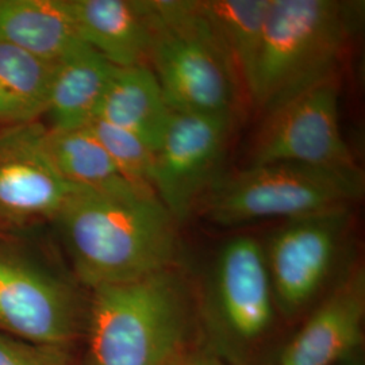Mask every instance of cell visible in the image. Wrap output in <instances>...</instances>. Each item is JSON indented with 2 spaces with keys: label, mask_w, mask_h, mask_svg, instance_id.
Returning a JSON list of instances; mask_svg holds the SVG:
<instances>
[{
  "label": "cell",
  "mask_w": 365,
  "mask_h": 365,
  "mask_svg": "<svg viewBox=\"0 0 365 365\" xmlns=\"http://www.w3.org/2000/svg\"><path fill=\"white\" fill-rule=\"evenodd\" d=\"M188 300L170 268L93 288L91 365H167L185 345Z\"/></svg>",
  "instance_id": "3957f363"
},
{
  "label": "cell",
  "mask_w": 365,
  "mask_h": 365,
  "mask_svg": "<svg viewBox=\"0 0 365 365\" xmlns=\"http://www.w3.org/2000/svg\"><path fill=\"white\" fill-rule=\"evenodd\" d=\"M364 192L363 170L318 168L295 163L247 167L220 176L200 200L211 221L225 227L284 218L286 221L349 209Z\"/></svg>",
  "instance_id": "5b68a950"
},
{
  "label": "cell",
  "mask_w": 365,
  "mask_h": 365,
  "mask_svg": "<svg viewBox=\"0 0 365 365\" xmlns=\"http://www.w3.org/2000/svg\"><path fill=\"white\" fill-rule=\"evenodd\" d=\"M115 68L86 43L56 63L45 113L51 120L49 129L72 130L88 126L96 118Z\"/></svg>",
  "instance_id": "5bb4252c"
},
{
  "label": "cell",
  "mask_w": 365,
  "mask_h": 365,
  "mask_svg": "<svg viewBox=\"0 0 365 365\" xmlns=\"http://www.w3.org/2000/svg\"><path fill=\"white\" fill-rule=\"evenodd\" d=\"M339 365H364V363H363V359L359 354H354L352 357H349L348 360L339 363Z\"/></svg>",
  "instance_id": "603a6c76"
},
{
  "label": "cell",
  "mask_w": 365,
  "mask_h": 365,
  "mask_svg": "<svg viewBox=\"0 0 365 365\" xmlns=\"http://www.w3.org/2000/svg\"><path fill=\"white\" fill-rule=\"evenodd\" d=\"M349 209L289 220L264 249L274 304L287 315L299 313L324 286L334 264Z\"/></svg>",
  "instance_id": "ba28073f"
},
{
  "label": "cell",
  "mask_w": 365,
  "mask_h": 365,
  "mask_svg": "<svg viewBox=\"0 0 365 365\" xmlns=\"http://www.w3.org/2000/svg\"><path fill=\"white\" fill-rule=\"evenodd\" d=\"M78 279L93 289L170 269L176 221L144 187L76 188L56 218Z\"/></svg>",
  "instance_id": "6da1fadb"
},
{
  "label": "cell",
  "mask_w": 365,
  "mask_h": 365,
  "mask_svg": "<svg viewBox=\"0 0 365 365\" xmlns=\"http://www.w3.org/2000/svg\"><path fill=\"white\" fill-rule=\"evenodd\" d=\"M167 365H227L220 356L202 349H190L185 345L176 353Z\"/></svg>",
  "instance_id": "7402d4cb"
},
{
  "label": "cell",
  "mask_w": 365,
  "mask_h": 365,
  "mask_svg": "<svg viewBox=\"0 0 365 365\" xmlns=\"http://www.w3.org/2000/svg\"><path fill=\"white\" fill-rule=\"evenodd\" d=\"M0 365H71L63 346L37 345L0 334Z\"/></svg>",
  "instance_id": "44dd1931"
},
{
  "label": "cell",
  "mask_w": 365,
  "mask_h": 365,
  "mask_svg": "<svg viewBox=\"0 0 365 365\" xmlns=\"http://www.w3.org/2000/svg\"><path fill=\"white\" fill-rule=\"evenodd\" d=\"M45 148L58 175L73 188L105 190L126 182L88 126L45 130Z\"/></svg>",
  "instance_id": "d6986e66"
},
{
  "label": "cell",
  "mask_w": 365,
  "mask_h": 365,
  "mask_svg": "<svg viewBox=\"0 0 365 365\" xmlns=\"http://www.w3.org/2000/svg\"><path fill=\"white\" fill-rule=\"evenodd\" d=\"M295 163L327 170H360L339 128L336 78L302 92L265 114L249 167Z\"/></svg>",
  "instance_id": "8992f818"
},
{
  "label": "cell",
  "mask_w": 365,
  "mask_h": 365,
  "mask_svg": "<svg viewBox=\"0 0 365 365\" xmlns=\"http://www.w3.org/2000/svg\"><path fill=\"white\" fill-rule=\"evenodd\" d=\"M0 327L26 342L66 348L78 333L76 294L33 261L0 250Z\"/></svg>",
  "instance_id": "9c48e42d"
},
{
  "label": "cell",
  "mask_w": 365,
  "mask_h": 365,
  "mask_svg": "<svg viewBox=\"0 0 365 365\" xmlns=\"http://www.w3.org/2000/svg\"><path fill=\"white\" fill-rule=\"evenodd\" d=\"M145 6L152 30L148 66L170 110L235 117L241 92L197 0Z\"/></svg>",
  "instance_id": "277c9868"
},
{
  "label": "cell",
  "mask_w": 365,
  "mask_h": 365,
  "mask_svg": "<svg viewBox=\"0 0 365 365\" xmlns=\"http://www.w3.org/2000/svg\"><path fill=\"white\" fill-rule=\"evenodd\" d=\"M88 128L105 146L125 180L152 190L155 150L149 145L130 131L119 129L99 119H93Z\"/></svg>",
  "instance_id": "ffe728a7"
},
{
  "label": "cell",
  "mask_w": 365,
  "mask_h": 365,
  "mask_svg": "<svg viewBox=\"0 0 365 365\" xmlns=\"http://www.w3.org/2000/svg\"><path fill=\"white\" fill-rule=\"evenodd\" d=\"M38 122L0 131V225L54 220L76 188L54 168Z\"/></svg>",
  "instance_id": "30bf717a"
},
{
  "label": "cell",
  "mask_w": 365,
  "mask_h": 365,
  "mask_svg": "<svg viewBox=\"0 0 365 365\" xmlns=\"http://www.w3.org/2000/svg\"><path fill=\"white\" fill-rule=\"evenodd\" d=\"M0 39L54 64L84 43L68 0H0Z\"/></svg>",
  "instance_id": "2e32d148"
},
{
  "label": "cell",
  "mask_w": 365,
  "mask_h": 365,
  "mask_svg": "<svg viewBox=\"0 0 365 365\" xmlns=\"http://www.w3.org/2000/svg\"><path fill=\"white\" fill-rule=\"evenodd\" d=\"M365 274L356 267L306 321L282 353L280 365H339L363 344Z\"/></svg>",
  "instance_id": "7c38bea8"
},
{
  "label": "cell",
  "mask_w": 365,
  "mask_h": 365,
  "mask_svg": "<svg viewBox=\"0 0 365 365\" xmlns=\"http://www.w3.org/2000/svg\"><path fill=\"white\" fill-rule=\"evenodd\" d=\"M229 115L175 113L155 152L152 190L176 222L187 220L220 179Z\"/></svg>",
  "instance_id": "52a82bcc"
},
{
  "label": "cell",
  "mask_w": 365,
  "mask_h": 365,
  "mask_svg": "<svg viewBox=\"0 0 365 365\" xmlns=\"http://www.w3.org/2000/svg\"><path fill=\"white\" fill-rule=\"evenodd\" d=\"M357 9L339 0H271L249 103L268 114L336 78Z\"/></svg>",
  "instance_id": "7a4b0ae2"
},
{
  "label": "cell",
  "mask_w": 365,
  "mask_h": 365,
  "mask_svg": "<svg viewBox=\"0 0 365 365\" xmlns=\"http://www.w3.org/2000/svg\"><path fill=\"white\" fill-rule=\"evenodd\" d=\"M172 110L149 66L115 68L95 119L140 137L156 152Z\"/></svg>",
  "instance_id": "9a60e30c"
},
{
  "label": "cell",
  "mask_w": 365,
  "mask_h": 365,
  "mask_svg": "<svg viewBox=\"0 0 365 365\" xmlns=\"http://www.w3.org/2000/svg\"><path fill=\"white\" fill-rule=\"evenodd\" d=\"M54 68L0 39V123L27 125L46 113Z\"/></svg>",
  "instance_id": "ac0fdd59"
},
{
  "label": "cell",
  "mask_w": 365,
  "mask_h": 365,
  "mask_svg": "<svg viewBox=\"0 0 365 365\" xmlns=\"http://www.w3.org/2000/svg\"><path fill=\"white\" fill-rule=\"evenodd\" d=\"M211 309L235 341L262 337L274 321V292L265 253L252 237H235L221 249L211 279Z\"/></svg>",
  "instance_id": "8fae6325"
},
{
  "label": "cell",
  "mask_w": 365,
  "mask_h": 365,
  "mask_svg": "<svg viewBox=\"0 0 365 365\" xmlns=\"http://www.w3.org/2000/svg\"><path fill=\"white\" fill-rule=\"evenodd\" d=\"M81 41L117 68L148 66L152 30L145 0H68Z\"/></svg>",
  "instance_id": "4fadbf2b"
},
{
  "label": "cell",
  "mask_w": 365,
  "mask_h": 365,
  "mask_svg": "<svg viewBox=\"0 0 365 365\" xmlns=\"http://www.w3.org/2000/svg\"><path fill=\"white\" fill-rule=\"evenodd\" d=\"M197 6L249 102L271 0H197Z\"/></svg>",
  "instance_id": "e0dca14e"
}]
</instances>
